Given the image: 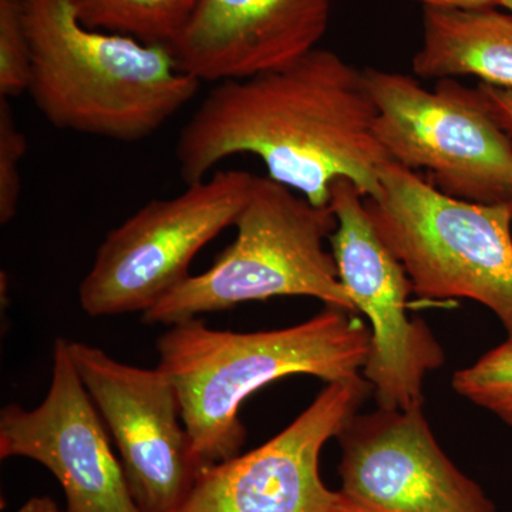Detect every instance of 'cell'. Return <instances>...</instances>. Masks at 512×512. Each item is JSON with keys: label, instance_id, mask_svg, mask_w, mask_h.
<instances>
[{"label": "cell", "instance_id": "obj_18", "mask_svg": "<svg viewBox=\"0 0 512 512\" xmlns=\"http://www.w3.org/2000/svg\"><path fill=\"white\" fill-rule=\"evenodd\" d=\"M28 140L19 130L9 99L0 97V224H9L18 214L22 177L20 163Z\"/></svg>", "mask_w": 512, "mask_h": 512}, {"label": "cell", "instance_id": "obj_5", "mask_svg": "<svg viewBox=\"0 0 512 512\" xmlns=\"http://www.w3.org/2000/svg\"><path fill=\"white\" fill-rule=\"evenodd\" d=\"M237 238L210 269L187 279L143 313L173 326L204 313L278 296H309L357 313L325 239L336 228L330 207H315L269 177H255L237 222Z\"/></svg>", "mask_w": 512, "mask_h": 512}, {"label": "cell", "instance_id": "obj_19", "mask_svg": "<svg viewBox=\"0 0 512 512\" xmlns=\"http://www.w3.org/2000/svg\"><path fill=\"white\" fill-rule=\"evenodd\" d=\"M478 89L484 94L485 100L490 104L495 119L500 126L512 137V89L511 87H498L493 84L480 83Z\"/></svg>", "mask_w": 512, "mask_h": 512}, {"label": "cell", "instance_id": "obj_15", "mask_svg": "<svg viewBox=\"0 0 512 512\" xmlns=\"http://www.w3.org/2000/svg\"><path fill=\"white\" fill-rule=\"evenodd\" d=\"M200 0H69L86 28L170 46Z\"/></svg>", "mask_w": 512, "mask_h": 512}, {"label": "cell", "instance_id": "obj_10", "mask_svg": "<svg viewBox=\"0 0 512 512\" xmlns=\"http://www.w3.org/2000/svg\"><path fill=\"white\" fill-rule=\"evenodd\" d=\"M70 356L120 451L134 500L144 512H175L195 483L180 400L160 367L126 365L104 350L70 342Z\"/></svg>", "mask_w": 512, "mask_h": 512}, {"label": "cell", "instance_id": "obj_4", "mask_svg": "<svg viewBox=\"0 0 512 512\" xmlns=\"http://www.w3.org/2000/svg\"><path fill=\"white\" fill-rule=\"evenodd\" d=\"M365 197L377 234L426 301L470 299L490 309L512 342V207L448 197L403 165L379 168Z\"/></svg>", "mask_w": 512, "mask_h": 512}, {"label": "cell", "instance_id": "obj_13", "mask_svg": "<svg viewBox=\"0 0 512 512\" xmlns=\"http://www.w3.org/2000/svg\"><path fill=\"white\" fill-rule=\"evenodd\" d=\"M333 0H200L170 50L181 72L228 82L274 72L318 49Z\"/></svg>", "mask_w": 512, "mask_h": 512}, {"label": "cell", "instance_id": "obj_6", "mask_svg": "<svg viewBox=\"0 0 512 512\" xmlns=\"http://www.w3.org/2000/svg\"><path fill=\"white\" fill-rule=\"evenodd\" d=\"M376 107L375 134L394 163L448 195L477 204H510L512 137L480 89L456 79L427 89L402 73L363 70Z\"/></svg>", "mask_w": 512, "mask_h": 512}, {"label": "cell", "instance_id": "obj_23", "mask_svg": "<svg viewBox=\"0 0 512 512\" xmlns=\"http://www.w3.org/2000/svg\"><path fill=\"white\" fill-rule=\"evenodd\" d=\"M510 204H511V207H512V198H511V202H510Z\"/></svg>", "mask_w": 512, "mask_h": 512}, {"label": "cell", "instance_id": "obj_12", "mask_svg": "<svg viewBox=\"0 0 512 512\" xmlns=\"http://www.w3.org/2000/svg\"><path fill=\"white\" fill-rule=\"evenodd\" d=\"M104 426L69 340L57 339L45 400L35 409L12 403L0 412V458H29L47 468L62 485L67 512H144Z\"/></svg>", "mask_w": 512, "mask_h": 512}, {"label": "cell", "instance_id": "obj_2", "mask_svg": "<svg viewBox=\"0 0 512 512\" xmlns=\"http://www.w3.org/2000/svg\"><path fill=\"white\" fill-rule=\"evenodd\" d=\"M161 370L180 400L198 470L238 456L247 439L242 403L266 384L306 375L339 382L362 375L370 330L357 313L326 306L299 325L259 332L208 328L200 319L157 340Z\"/></svg>", "mask_w": 512, "mask_h": 512}, {"label": "cell", "instance_id": "obj_21", "mask_svg": "<svg viewBox=\"0 0 512 512\" xmlns=\"http://www.w3.org/2000/svg\"><path fill=\"white\" fill-rule=\"evenodd\" d=\"M18 512H67L60 510L59 505L49 497H33L26 501Z\"/></svg>", "mask_w": 512, "mask_h": 512}, {"label": "cell", "instance_id": "obj_7", "mask_svg": "<svg viewBox=\"0 0 512 512\" xmlns=\"http://www.w3.org/2000/svg\"><path fill=\"white\" fill-rule=\"evenodd\" d=\"M254 175L220 170L167 200L147 202L111 229L79 288L92 318L147 312L190 276L195 255L234 227Z\"/></svg>", "mask_w": 512, "mask_h": 512}, {"label": "cell", "instance_id": "obj_1", "mask_svg": "<svg viewBox=\"0 0 512 512\" xmlns=\"http://www.w3.org/2000/svg\"><path fill=\"white\" fill-rule=\"evenodd\" d=\"M375 120L363 70L318 47L284 69L217 83L180 131L175 161L188 185L251 154L271 180L329 207L340 178L365 197L379 192V168L390 158Z\"/></svg>", "mask_w": 512, "mask_h": 512}, {"label": "cell", "instance_id": "obj_16", "mask_svg": "<svg viewBox=\"0 0 512 512\" xmlns=\"http://www.w3.org/2000/svg\"><path fill=\"white\" fill-rule=\"evenodd\" d=\"M453 389L461 397L512 427V342L488 350L473 365L454 373Z\"/></svg>", "mask_w": 512, "mask_h": 512}, {"label": "cell", "instance_id": "obj_3", "mask_svg": "<svg viewBox=\"0 0 512 512\" xmlns=\"http://www.w3.org/2000/svg\"><path fill=\"white\" fill-rule=\"evenodd\" d=\"M28 90L53 127L136 143L154 136L200 90L170 47L86 28L69 0H26Z\"/></svg>", "mask_w": 512, "mask_h": 512}, {"label": "cell", "instance_id": "obj_9", "mask_svg": "<svg viewBox=\"0 0 512 512\" xmlns=\"http://www.w3.org/2000/svg\"><path fill=\"white\" fill-rule=\"evenodd\" d=\"M362 375L326 383L308 409L247 454L202 468L175 512H352L326 487L320 453L365 403Z\"/></svg>", "mask_w": 512, "mask_h": 512}, {"label": "cell", "instance_id": "obj_17", "mask_svg": "<svg viewBox=\"0 0 512 512\" xmlns=\"http://www.w3.org/2000/svg\"><path fill=\"white\" fill-rule=\"evenodd\" d=\"M29 72L26 0H0V97L26 93Z\"/></svg>", "mask_w": 512, "mask_h": 512}, {"label": "cell", "instance_id": "obj_8", "mask_svg": "<svg viewBox=\"0 0 512 512\" xmlns=\"http://www.w3.org/2000/svg\"><path fill=\"white\" fill-rule=\"evenodd\" d=\"M363 198L346 178L330 187L336 228L329 239L340 282L372 325L362 376L380 409H417L424 377L443 367L446 355L427 323L409 315L412 281L377 234Z\"/></svg>", "mask_w": 512, "mask_h": 512}, {"label": "cell", "instance_id": "obj_14", "mask_svg": "<svg viewBox=\"0 0 512 512\" xmlns=\"http://www.w3.org/2000/svg\"><path fill=\"white\" fill-rule=\"evenodd\" d=\"M413 72L434 80L474 76L512 89L511 13L424 8L423 42Z\"/></svg>", "mask_w": 512, "mask_h": 512}, {"label": "cell", "instance_id": "obj_22", "mask_svg": "<svg viewBox=\"0 0 512 512\" xmlns=\"http://www.w3.org/2000/svg\"><path fill=\"white\" fill-rule=\"evenodd\" d=\"M501 8H505L508 10V12L512 15V0H503V3H501Z\"/></svg>", "mask_w": 512, "mask_h": 512}, {"label": "cell", "instance_id": "obj_20", "mask_svg": "<svg viewBox=\"0 0 512 512\" xmlns=\"http://www.w3.org/2000/svg\"><path fill=\"white\" fill-rule=\"evenodd\" d=\"M420 2L424 8L451 9V10H485L497 9L503 0H414Z\"/></svg>", "mask_w": 512, "mask_h": 512}, {"label": "cell", "instance_id": "obj_11", "mask_svg": "<svg viewBox=\"0 0 512 512\" xmlns=\"http://www.w3.org/2000/svg\"><path fill=\"white\" fill-rule=\"evenodd\" d=\"M336 439L352 512H497L444 453L423 407L356 413Z\"/></svg>", "mask_w": 512, "mask_h": 512}]
</instances>
